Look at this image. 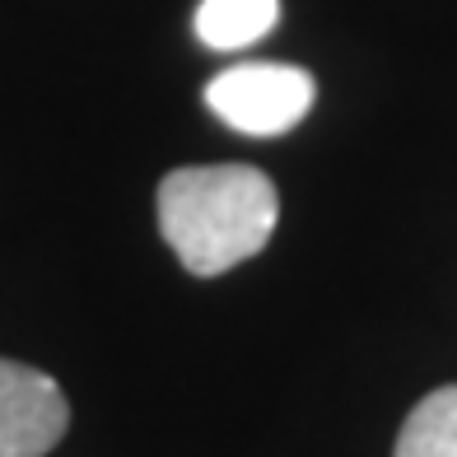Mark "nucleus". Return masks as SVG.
<instances>
[{
  "mask_svg": "<svg viewBox=\"0 0 457 457\" xmlns=\"http://www.w3.org/2000/svg\"><path fill=\"white\" fill-rule=\"evenodd\" d=\"M276 224V182L253 163H196L159 182V228L178 262L201 280L257 257Z\"/></svg>",
  "mask_w": 457,
  "mask_h": 457,
  "instance_id": "obj_1",
  "label": "nucleus"
},
{
  "mask_svg": "<svg viewBox=\"0 0 457 457\" xmlns=\"http://www.w3.org/2000/svg\"><path fill=\"white\" fill-rule=\"evenodd\" d=\"M313 75L299 66H280V61H243V66H228L205 85V108L243 136L295 131L313 112Z\"/></svg>",
  "mask_w": 457,
  "mask_h": 457,
  "instance_id": "obj_2",
  "label": "nucleus"
},
{
  "mask_svg": "<svg viewBox=\"0 0 457 457\" xmlns=\"http://www.w3.org/2000/svg\"><path fill=\"white\" fill-rule=\"evenodd\" d=\"M71 406L56 378L0 360V457H43L61 444Z\"/></svg>",
  "mask_w": 457,
  "mask_h": 457,
  "instance_id": "obj_3",
  "label": "nucleus"
},
{
  "mask_svg": "<svg viewBox=\"0 0 457 457\" xmlns=\"http://www.w3.org/2000/svg\"><path fill=\"white\" fill-rule=\"evenodd\" d=\"M280 19V0H201L196 37L215 52H238L262 43Z\"/></svg>",
  "mask_w": 457,
  "mask_h": 457,
  "instance_id": "obj_4",
  "label": "nucleus"
},
{
  "mask_svg": "<svg viewBox=\"0 0 457 457\" xmlns=\"http://www.w3.org/2000/svg\"><path fill=\"white\" fill-rule=\"evenodd\" d=\"M392 457H457V387H439L406 415Z\"/></svg>",
  "mask_w": 457,
  "mask_h": 457,
  "instance_id": "obj_5",
  "label": "nucleus"
}]
</instances>
